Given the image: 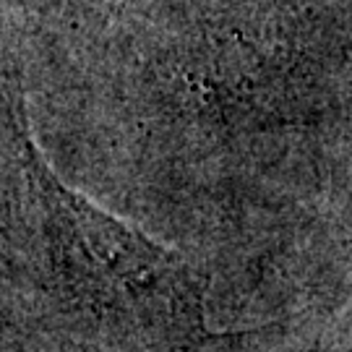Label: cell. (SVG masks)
I'll use <instances>...</instances> for the list:
<instances>
[{"label":"cell","instance_id":"cell-1","mask_svg":"<svg viewBox=\"0 0 352 352\" xmlns=\"http://www.w3.org/2000/svg\"><path fill=\"white\" fill-rule=\"evenodd\" d=\"M26 190L52 300L78 321L146 347L204 340V282L180 253L71 190L34 151Z\"/></svg>","mask_w":352,"mask_h":352}]
</instances>
